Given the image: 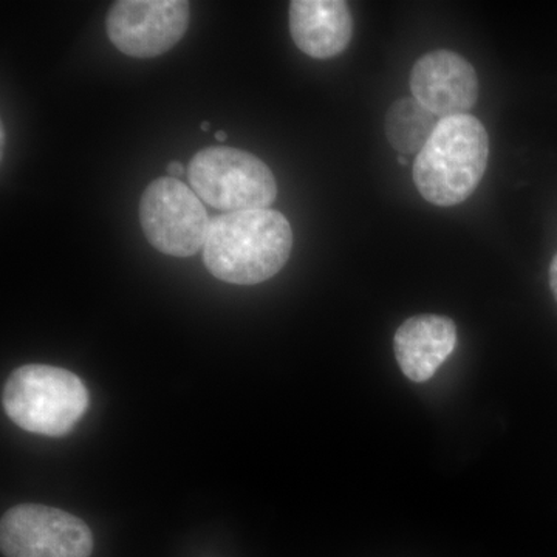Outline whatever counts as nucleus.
<instances>
[{
    "label": "nucleus",
    "instance_id": "1",
    "mask_svg": "<svg viewBox=\"0 0 557 557\" xmlns=\"http://www.w3.org/2000/svg\"><path fill=\"white\" fill-rule=\"evenodd\" d=\"M293 249L292 225L274 209L228 212L211 220L203 262L212 276L256 285L276 276Z\"/></svg>",
    "mask_w": 557,
    "mask_h": 557
},
{
    "label": "nucleus",
    "instance_id": "2",
    "mask_svg": "<svg viewBox=\"0 0 557 557\" xmlns=\"http://www.w3.org/2000/svg\"><path fill=\"white\" fill-rule=\"evenodd\" d=\"M490 159V138L471 115L438 121L417 156L413 180L421 196L437 207L461 203L478 189Z\"/></svg>",
    "mask_w": 557,
    "mask_h": 557
},
{
    "label": "nucleus",
    "instance_id": "3",
    "mask_svg": "<svg viewBox=\"0 0 557 557\" xmlns=\"http://www.w3.org/2000/svg\"><path fill=\"white\" fill-rule=\"evenodd\" d=\"M2 403L10 420L25 431L64 437L89 408V392L69 370L28 364L11 373Z\"/></svg>",
    "mask_w": 557,
    "mask_h": 557
},
{
    "label": "nucleus",
    "instance_id": "4",
    "mask_svg": "<svg viewBox=\"0 0 557 557\" xmlns=\"http://www.w3.org/2000/svg\"><path fill=\"white\" fill-rule=\"evenodd\" d=\"M190 188L219 211L269 208L277 197L273 172L245 150L212 146L197 152L188 168Z\"/></svg>",
    "mask_w": 557,
    "mask_h": 557
},
{
    "label": "nucleus",
    "instance_id": "5",
    "mask_svg": "<svg viewBox=\"0 0 557 557\" xmlns=\"http://www.w3.org/2000/svg\"><path fill=\"white\" fill-rule=\"evenodd\" d=\"M139 223L153 248L172 258H189L205 247L209 225L207 208L182 180H153L139 201Z\"/></svg>",
    "mask_w": 557,
    "mask_h": 557
},
{
    "label": "nucleus",
    "instance_id": "6",
    "mask_svg": "<svg viewBox=\"0 0 557 557\" xmlns=\"http://www.w3.org/2000/svg\"><path fill=\"white\" fill-rule=\"evenodd\" d=\"M5 557H90L94 536L87 523L62 509L20 505L0 523Z\"/></svg>",
    "mask_w": 557,
    "mask_h": 557
},
{
    "label": "nucleus",
    "instance_id": "7",
    "mask_svg": "<svg viewBox=\"0 0 557 557\" xmlns=\"http://www.w3.org/2000/svg\"><path fill=\"white\" fill-rule=\"evenodd\" d=\"M189 20L185 0H120L110 7L106 30L121 53L156 58L177 46Z\"/></svg>",
    "mask_w": 557,
    "mask_h": 557
},
{
    "label": "nucleus",
    "instance_id": "8",
    "mask_svg": "<svg viewBox=\"0 0 557 557\" xmlns=\"http://www.w3.org/2000/svg\"><path fill=\"white\" fill-rule=\"evenodd\" d=\"M413 98L437 119L467 115L479 98L474 67L454 51L424 54L410 73Z\"/></svg>",
    "mask_w": 557,
    "mask_h": 557
},
{
    "label": "nucleus",
    "instance_id": "9",
    "mask_svg": "<svg viewBox=\"0 0 557 557\" xmlns=\"http://www.w3.org/2000/svg\"><path fill=\"white\" fill-rule=\"evenodd\" d=\"M289 32L307 57L329 60L347 49L354 20L341 0H295L289 3Z\"/></svg>",
    "mask_w": 557,
    "mask_h": 557
},
{
    "label": "nucleus",
    "instance_id": "10",
    "mask_svg": "<svg viewBox=\"0 0 557 557\" xmlns=\"http://www.w3.org/2000/svg\"><path fill=\"white\" fill-rule=\"evenodd\" d=\"M457 346V330L450 319L421 314L410 318L395 333V357L410 381L431 380Z\"/></svg>",
    "mask_w": 557,
    "mask_h": 557
},
{
    "label": "nucleus",
    "instance_id": "11",
    "mask_svg": "<svg viewBox=\"0 0 557 557\" xmlns=\"http://www.w3.org/2000/svg\"><path fill=\"white\" fill-rule=\"evenodd\" d=\"M438 121L437 116L429 112L416 98L399 100L387 112L388 141L401 156H418L434 134Z\"/></svg>",
    "mask_w": 557,
    "mask_h": 557
},
{
    "label": "nucleus",
    "instance_id": "12",
    "mask_svg": "<svg viewBox=\"0 0 557 557\" xmlns=\"http://www.w3.org/2000/svg\"><path fill=\"white\" fill-rule=\"evenodd\" d=\"M168 174H170L171 178H180L182 175H185V166H183L180 161H171L166 168Z\"/></svg>",
    "mask_w": 557,
    "mask_h": 557
},
{
    "label": "nucleus",
    "instance_id": "13",
    "mask_svg": "<svg viewBox=\"0 0 557 557\" xmlns=\"http://www.w3.org/2000/svg\"><path fill=\"white\" fill-rule=\"evenodd\" d=\"M549 284H552L553 293H555V298L557 299V256L553 260L552 269H549Z\"/></svg>",
    "mask_w": 557,
    "mask_h": 557
},
{
    "label": "nucleus",
    "instance_id": "14",
    "mask_svg": "<svg viewBox=\"0 0 557 557\" xmlns=\"http://www.w3.org/2000/svg\"><path fill=\"white\" fill-rule=\"evenodd\" d=\"M215 139H218L219 143H225L226 139H228V134H226L225 131H218L214 135Z\"/></svg>",
    "mask_w": 557,
    "mask_h": 557
},
{
    "label": "nucleus",
    "instance_id": "15",
    "mask_svg": "<svg viewBox=\"0 0 557 557\" xmlns=\"http://www.w3.org/2000/svg\"><path fill=\"white\" fill-rule=\"evenodd\" d=\"M209 127H211V124H209L208 121H203V123L200 124V129L203 132H208Z\"/></svg>",
    "mask_w": 557,
    "mask_h": 557
},
{
    "label": "nucleus",
    "instance_id": "16",
    "mask_svg": "<svg viewBox=\"0 0 557 557\" xmlns=\"http://www.w3.org/2000/svg\"><path fill=\"white\" fill-rule=\"evenodd\" d=\"M398 161H399V163H401V164H406V160H405V159H403V157H399Z\"/></svg>",
    "mask_w": 557,
    "mask_h": 557
}]
</instances>
